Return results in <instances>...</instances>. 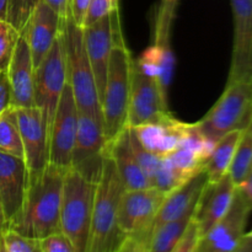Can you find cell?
I'll list each match as a JSON object with an SVG mask.
<instances>
[{
	"mask_svg": "<svg viewBox=\"0 0 252 252\" xmlns=\"http://www.w3.org/2000/svg\"><path fill=\"white\" fill-rule=\"evenodd\" d=\"M66 169L49 162L41 175L29 181L24 204L9 228L32 239L61 230V204Z\"/></svg>",
	"mask_w": 252,
	"mask_h": 252,
	"instance_id": "6da1fadb",
	"label": "cell"
},
{
	"mask_svg": "<svg viewBox=\"0 0 252 252\" xmlns=\"http://www.w3.org/2000/svg\"><path fill=\"white\" fill-rule=\"evenodd\" d=\"M110 19L112 26L113 47L111 49L110 62H108L105 93L101 101L106 143L115 139L127 127L130 93V68L133 61L123 38L120 9L113 10L110 14Z\"/></svg>",
	"mask_w": 252,
	"mask_h": 252,
	"instance_id": "7a4b0ae2",
	"label": "cell"
},
{
	"mask_svg": "<svg viewBox=\"0 0 252 252\" xmlns=\"http://www.w3.org/2000/svg\"><path fill=\"white\" fill-rule=\"evenodd\" d=\"M126 187L112 158L105 153L96 184L90 239L86 252L120 251L125 235L117 224L118 207Z\"/></svg>",
	"mask_w": 252,
	"mask_h": 252,
	"instance_id": "3957f363",
	"label": "cell"
},
{
	"mask_svg": "<svg viewBox=\"0 0 252 252\" xmlns=\"http://www.w3.org/2000/svg\"><path fill=\"white\" fill-rule=\"evenodd\" d=\"M96 184L69 167L64 175L61 204V230L75 252H86L90 239Z\"/></svg>",
	"mask_w": 252,
	"mask_h": 252,
	"instance_id": "277c9868",
	"label": "cell"
},
{
	"mask_svg": "<svg viewBox=\"0 0 252 252\" xmlns=\"http://www.w3.org/2000/svg\"><path fill=\"white\" fill-rule=\"evenodd\" d=\"M64 46L68 83L73 91L78 110L103 122L101 102L84 43L83 29L79 27L69 15L64 25Z\"/></svg>",
	"mask_w": 252,
	"mask_h": 252,
	"instance_id": "5b68a950",
	"label": "cell"
},
{
	"mask_svg": "<svg viewBox=\"0 0 252 252\" xmlns=\"http://www.w3.org/2000/svg\"><path fill=\"white\" fill-rule=\"evenodd\" d=\"M252 117V78L226 83L216 105L196 125L212 142L236 128H245Z\"/></svg>",
	"mask_w": 252,
	"mask_h": 252,
	"instance_id": "8992f818",
	"label": "cell"
},
{
	"mask_svg": "<svg viewBox=\"0 0 252 252\" xmlns=\"http://www.w3.org/2000/svg\"><path fill=\"white\" fill-rule=\"evenodd\" d=\"M65 25V24H64ZM68 84L64 27L54 39L51 49L34 69V106L39 108L48 130L58 107L64 89Z\"/></svg>",
	"mask_w": 252,
	"mask_h": 252,
	"instance_id": "52a82bcc",
	"label": "cell"
},
{
	"mask_svg": "<svg viewBox=\"0 0 252 252\" xmlns=\"http://www.w3.org/2000/svg\"><path fill=\"white\" fill-rule=\"evenodd\" d=\"M252 207L240 187L225 216L201 239L197 252L252 251V240L245 233Z\"/></svg>",
	"mask_w": 252,
	"mask_h": 252,
	"instance_id": "ba28073f",
	"label": "cell"
},
{
	"mask_svg": "<svg viewBox=\"0 0 252 252\" xmlns=\"http://www.w3.org/2000/svg\"><path fill=\"white\" fill-rule=\"evenodd\" d=\"M167 96L157 79L147 75L133 59L130 68V93L128 105V127H137L161 120L169 115Z\"/></svg>",
	"mask_w": 252,
	"mask_h": 252,
	"instance_id": "9c48e42d",
	"label": "cell"
},
{
	"mask_svg": "<svg viewBox=\"0 0 252 252\" xmlns=\"http://www.w3.org/2000/svg\"><path fill=\"white\" fill-rule=\"evenodd\" d=\"M106 137L103 122L79 111L78 129L74 144L71 166L93 182H97L105 158Z\"/></svg>",
	"mask_w": 252,
	"mask_h": 252,
	"instance_id": "30bf717a",
	"label": "cell"
},
{
	"mask_svg": "<svg viewBox=\"0 0 252 252\" xmlns=\"http://www.w3.org/2000/svg\"><path fill=\"white\" fill-rule=\"evenodd\" d=\"M78 106L69 83L64 89L49 129V162L68 170L71 166L76 129Z\"/></svg>",
	"mask_w": 252,
	"mask_h": 252,
	"instance_id": "8fae6325",
	"label": "cell"
},
{
	"mask_svg": "<svg viewBox=\"0 0 252 252\" xmlns=\"http://www.w3.org/2000/svg\"><path fill=\"white\" fill-rule=\"evenodd\" d=\"M24 147V160L29 170V181L42 174L49 164L48 130L39 108H15Z\"/></svg>",
	"mask_w": 252,
	"mask_h": 252,
	"instance_id": "7c38bea8",
	"label": "cell"
},
{
	"mask_svg": "<svg viewBox=\"0 0 252 252\" xmlns=\"http://www.w3.org/2000/svg\"><path fill=\"white\" fill-rule=\"evenodd\" d=\"M166 193L157 187L126 189L118 207L117 224L125 235L142 231L149 226Z\"/></svg>",
	"mask_w": 252,
	"mask_h": 252,
	"instance_id": "4fadbf2b",
	"label": "cell"
},
{
	"mask_svg": "<svg viewBox=\"0 0 252 252\" xmlns=\"http://www.w3.org/2000/svg\"><path fill=\"white\" fill-rule=\"evenodd\" d=\"M234 41L228 81L252 78V0H231Z\"/></svg>",
	"mask_w": 252,
	"mask_h": 252,
	"instance_id": "5bb4252c",
	"label": "cell"
},
{
	"mask_svg": "<svg viewBox=\"0 0 252 252\" xmlns=\"http://www.w3.org/2000/svg\"><path fill=\"white\" fill-rule=\"evenodd\" d=\"M29 187V170L22 158L0 150V201L7 223L19 214Z\"/></svg>",
	"mask_w": 252,
	"mask_h": 252,
	"instance_id": "9a60e30c",
	"label": "cell"
},
{
	"mask_svg": "<svg viewBox=\"0 0 252 252\" xmlns=\"http://www.w3.org/2000/svg\"><path fill=\"white\" fill-rule=\"evenodd\" d=\"M83 36L89 62H90L91 69H93L98 98L101 102L103 93H105L106 80H107L111 49L113 47L110 15L102 17L90 26L84 27Z\"/></svg>",
	"mask_w": 252,
	"mask_h": 252,
	"instance_id": "2e32d148",
	"label": "cell"
},
{
	"mask_svg": "<svg viewBox=\"0 0 252 252\" xmlns=\"http://www.w3.org/2000/svg\"><path fill=\"white\" fill-rule=\"evenodd\" d=\"M65 20L62 19L47 2L39 0L22 33L29 43L34 69L48 53L54 39L63 30Z\"/></svg>",
	"mask_w": 252,
	"mask_h": 252,
	"instance_id": "e0dca14e",
	"label": "cell"
},
{
	"mask_svg": "<svg viewBox=\"0 0 252 252\" xmlns=\"http://www.w3.org/2000/svg\"><path fill=\"white\" fill-rule=\"evenodd\" d=\"M11 106L15 108L34 106V66L25 36L20 34L6 71Z\"/></svg>",
	"mask_w": 252,
	"mask_h": 252,
	"instance_id": "ac0fdd59",
	"label": "cell"
},
{
	"mask_svg": "<svg viewBox=\"0 0 252 252\" xmlns=\"http://www.w3.org/2000/svg\"><path fill=\"white\" fill-rule=\"evenodd\" d=\"M235 191L236 185L234 184L229 172L224 175L219 181L207 184L199 197L196 216H194L202 238L225 216L230 208Z\"/></svg>",
	"mask_w": 252,
	"mask_h": 252,
	"instance_id": "d6986e66",
	"label": "cell"
},
{
	"mask_svg": "<svg viewBox=\"0 0 252 252\" xmlns=\"http://www.w3.org/2000/svg\"><path fill=\"white\" fill-rule=\"evenodd\" d=\"M187 123L180 122L171 113L161 120L132 127L140 144L159 158H167L181 145Z\"/></svg>",
	"mask_w": 252,
	"mask_h": 252,
	"instance_id": "ffe728a7",
	"label": "cell"
},
{
	"mask_svg": "<svg viewBox=\"0 0 252 252\" xmlns=\"http://www.w3.org/2000/svg\"><path fill=\"white\" fill-rule=\"evenodd\" d=\"M106 154L115 161L117 171L126 189H140L153 187L152 182L140 166L129 138V127H126L117 137L106 143Z\"/></svg>",
	"mask_w": 252,
	"mask_h": 252,
	"instance_id": "44dd1931",
	"label": "cell"
},
{
	"mask_svg": "<svg viewBox=\"0 0 252 252\" xmlns=\"http://www.w3.org/2000/svg\"><path fill=\"white\" fill-rule=\"evenodd\" d=\"M135 62L147 75L157 79L161 90L167 96L175 69V57L170 41L154 43L145 49L140 58Z\"/></svg>",
	"mask_w": 252,
	"mask_h": 252,
	"instance_id": "7402d4cb",
	"label": "cell"
},
{
	"mask_svg": "<svg viewBox=\"0 0 252 252\" xmlns=\"http://www.w3.org/2000/svg\"><path fill=\"white\" fill-rule=\"evenodd\" d=\"M243 130L244 128L230 130L216 143V147L204 166L209 184L219 181L229 172Z\"/></svg>",
	"mask_w": 252,
	"mask_h": 252,
	"instance_id": "603a6c76",
	"label": "cell"
},
{
	"mask_svg": "<svg viewBox=\"0 0 252 252\" xmlns=\"http://www.w3.org/2000/svg\"><path fill=\"white\" fill-rule=\"evenodd\" d=\"M198 201L199 198L181 217L155 229L150 239L149 252H172L189 221L193 219Z\"/></svg>",
	"mask_w": 252,
	"mask_h": 252,
	"instance_id": "cb8c5ba5",
	"label": "cell"
},
{
	"mask_svg": "<svg viewBox=\"0 0 252 252\" xmlns=\"http://www.w3.org/2000/svg\"><path fill=\"white\" fill-rule=\"evenodd\" d=\"M252 166V117L245 126L239 144L236 147L233 162L229 169V175L236 187L241 186Z\"/></svg>",
	"mask_w": 252,
	"mask_h": 252,
	"instance_id": "d4e9b609",
	"label": "cell"
},
{
	"mask_svg": "<svg viewBox=\"0 0 252 252\" xmlns=\"http://www.w3.org/2000/svg\"><path fill=\"white\" fill-rule=\"evenodd\" d=\"M0 150L24 159V147L16 110L12 106L0 113Z\"/></svg>",
	"mask_w": 252,
	"mask_h": 252,
	"instance_id": "484cf974",
	"label": "cell"
},
{
	"mask_svg": "<svg viewBox=\"0 0 252 252\" xmlns=\"http://www.w3.org/2000/svg\"><path fill=\"white\" fill-rule=\"evenodd\" d=\"M192 177H189L186 174L180 171L174 164L169 160V158H161V162L158 169L157 175L153 180V187H157L164 193H170L177 187L186 184Z\"/></svg>",
	"mask_w": 252,
	"mask_h": 252,
	"instance_id": "4316f807",
	"label": "cell"
},
{
	"mask_svg": "<svg viewBox=\"0 0 252 252\" xmlns=\"http://www.w3.org/2000/svg\"><path fill=\"white\" fill-rule=\"evenodd\" d=\"M180 0H160L155 17L154 43H162L170 41L172 22L176 15Z\"/></svg>",
	"mask_w": 252,
	"mask_h": 252,
	"instance_id": "83f0119b",
	"label": "cell"
},
{
	"mask_svg": "<svg viewBox=\"0 0 252 252\" xmlns=\"http://www.w3.org/2000/svg\"><path fill=\"white\" fill-rule=\"evenodd\" d=\"M39 0H9L6 21L22 34Z\"/></svg>",
	"mask_w": 252,
	"mask_h": 252,
	"instance_id": "f1b7e54d",
	"label": "cell"
},
{
	"mask_svg": "<svg viewBox=\"0 0 252 252\" xmlns=\"http://www.w3.org/2000/svg\"><path fill=\"white\" fill-rule=\"evenodd\" d=\"M0 252H41L38 239L25 236L11 228L0 234Z\"/></svg>",
	"mask_w": 252,
	"mask_h": 252,
	"instance_id": "f546056e",
	"label": "cell"
},
{
	"mask_svg": "<svg viewBox=\"0 0 252 252\" xmlns=\"http://www.w3.org/2000/svg\"><path fill=\"white\" fill-rule=\"evenodd\" d=\"M20 33L7 21H0V71L6 73Z\"/></svg>",
	"mask_w": 252,
	"mask_h": 252,
	"instance_id": "4dcf8cb0",
	"label": "cell"
},
{
	"mask_svg": "<svg viewBox=\"0 0 252 252\" xmlns=\"http://www.w3.org/2000/svg\"><path fill=\"white\" fill-rule=\"evenodd\" d=\"M129 138H130V144H132L133 152H134L140 166H142V169L144 170L145 175H147L148 179L150 180L153 186V180H154L158 169H159L160 162H161V158L157 157V155H154L153 153H150L149 150H147L142 144H140V142L138 140L137 135H135L134 130H133L132 127H129Z\"/></svg>",
	"mask_w": 252,
	"mask_h": 252,
	"instance_id": "1f68e13d",
	"label": "cell"
},
{
	"mask_svg": "<svg viewBox=\"0 0 252 252\" xmlns=\"http://www.w3.org/2000/svg\"><path fill=\"white\" fill-rule=\"evenodd\" d=\"M201 239L202 235L201 231H199L198 223H197L196 218L193 217V219L187 225L186 230L184 231L181 238L177 241L172 252H197V248H198Z\"/></svg>",
	"mask_w": 252,
	"mask_h": 252,
	"instance_id": "d6a6232c",
	"label": "cell"
},
{
	"mask_svg": "<svg viewBox=\"0 0 252 252\" xmlns=\"http://www.w3.org/2000/svg\"><path fill=\"white\" fill-rule=\"evenodd\" d=\"M118 2L120 0H90L84 27L95 24L100 19L110 15L113 10H117Z\"/></svg>",
	"mask_w": 252,
	"mask_h": 252,
	"instance_id": "836d02e7",
	"label": "cell"
},
{
	"mask_svg": "<svg viewBox=\"0 0 252 252\" xmlns=\"http://www.w3.org/2000/svg\"><path fill=\"white\" fill-rule=\"evenodd\" d=\"M41 252H75L73 244L68 236L62 231L53 233L43 239H39Z\"/></svg>",
	"mask_w": 252,
	"mask_h": 252,
	"instance_id": "e575fe53",
	"label": "cell"
},
{
	"mask_svg": "<svg viewBox=\"0 0 252 252\" xmlns=\"http://www.w3.org/2000/svg\"><path fill=\"white\" fill-rule=\"evenodd\" d=\"M90 0H68V15L73 21L83 29Z\"/></svg>",
	"mask_w": 252,
	"mask_h": 252,
	"instance_id": "d590c367",
	"label": "cell"
},
{
	"mask_svg": "<svg viewBox=\"0 0 252 252\" xmlns=\"http://www.w3.org/2000/svg\"><path fill=\"white\" fill-rule=\"evenodd\" d=\"M11 106V95L7 75L4 71H0V113Z\"/></svg>",
	"mask_w": 252,
	"mask_h": 252,
	"instance_id": "8d00e7d4",
	"label": "cell"
},
{
	"mask_svg": "<svg viewBox=\"0 0 252 252\" xmlns=\"http://www.w3.org/2000/svg\"><path fill=\"white\" fill-rule=\"evenodd\" d=\"M43 1L47 2L62 19H66V16H68V0H43Z\"/></svg>",
	"mask_w": 252,
	"mask_h": 252,
	"instance_id": "74e56055",
	"label": "cell"
},
{
	"mask_svg": "<svg viewBox=\"0 0 252 252\" xmlns=\"http://www.w3.org/2000/svg\"><path fill=\"white\" fill-rule=\"evenodd\" d=\"M239 187H240L243 193L245 194L246 199H248L249 203H250V206L252 207V166L250 169V172H249L248 177L245 179V181H244L243 185Z\"/></svg>",
	"mask_w": 252,
	"mask_h": 252,
	"instance_id": "f35d334b",
	"label": "cell"
},
{
	"mask_svg": "<svg viewBox=\"0 0 252 252\" xmlns=\"http://www.w3.org/2000/svg\"><path fill=\"white\" fill-rule=\"evenodd\" d=\"M7 228H9V223H7L6 217H5L1 201H0V234H1L4 230H6Z\"/></svg>",
	"mask_w": 252,
	"mask_h": 252,
	"instance_id": "ab89813d",
	"label": "cell"
},
{
	"mask_svg": "<svg viewBox=\"0 0 252 252\" xmlns=\"http://www.w3.org/2000/svg\"><path fill=\"white\" fill-rule=\"evenodd\" d=\"M9 0H0V21H6Z\"/></svg>",
	"mask_w": 252,
	"mask_h": 252,
	"instance_id": "60d3db41",
	"label": "cell"
},
{
	"mask_svg": "<svg viewBox=\"0 0 252 252\" xmlns=\"http://www.w3.org/2000/svg\"><path fill=\"white\" fill-rule=\"evenodd\" d=\"M246 234H248V236H249V238H250L251 240H252V230L250 231V233H246Z\"/></svg>",
	"mask_w": 252,
	"mask_h": 252,
	"instance_id": "b9f144b4",
	"label": "cell"
}]
</instances>
